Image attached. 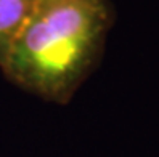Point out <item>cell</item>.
Returning <instances> with one entry per match:
<instances>
[{
  "label": "cell",
  "mask_w": 159,
  "mask_h": 157,
  "mask_svg": "<svg viewBox=\"0 0 159 157\" xmlns=\"http://www.w3.org/2000/svg\"><path fill=\"white\" fill-rule=\"evenodd\" d=\"M34 0H0V61L31 11Z\"/></svg>",
  "instance_id": "7a4b0ae2"
},
{
  "label": "cell",
  "mask_w": 159,
  "mask_h": 157,
  "mask_svg": "<svg viewBox=\"0 0 159 157\" xmlns=\"http://www.w3.org/2000/svg\"><path fill=\"white\" fill-rule=\"evenodd\" d=\"M106 23V0H34L0 66L21 88L64 104L95 61Z\"/></svg>",
  "instance_id": "6da1fadb"
}]
</instances>
